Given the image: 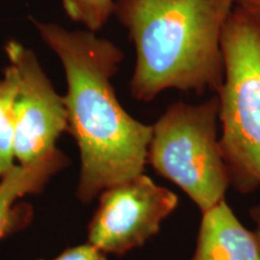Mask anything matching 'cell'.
Masks as SVG:
<instances>
[{
  "instance_id": "cell-1",
  "label": "cell",
  "mask_w": 260,
  "mask_h": 260,
  "mask_svg": "<svg viewBox=\"0 0 260 260\" xmlns=\"http://www.w3.org/2000/svg\"><path fill=\"white\" fill-rule=\"evenodd\" d=\"M32 24L63 67L68 133L81 158L76 198L90 204L107 188L145 174L152 125L134 118L117 98L112 79L124 59L117 45L87 29L38 19Z\"/></svg>"
},
{
  "instance_id": "cell-2",
  "label": "cell",
  "mask_w": 260,
  "mask_h": 260,
  "mask_svg": "<svg viewBox=\"0 0 260 260\" xmlns=\"http://www.w3.org/2000/svg\"><path fill=\"white\" fill-rule=\"evenodd\" d=\"M233 0H116L113 15L134 45L130 94L148 103L175 89L218 93L223 30Z\"/></svg>"
},
{
  "instance_id": "cell-3",
  "label": "cell",
  "mask_w": 260,
  "mask_h": 260,
  "mask_svg": "<svg viewBox=\"0 0 260 260\" xmlns=\"http://www.w3.org/2000/svg\"><path fill=\"white\" fill-rule=\"evenodd\" d=\"M224 80L219 142L230 186L241 194L260 188V17L235 5L222 37Z\"/></svg>"
},
{
  "instance_id": "cell-4",
  "label": "cell",
  "mask_w": 260,
  "mask_h": 260,
  "mask_svg": "<svg viewBox=\"0 0 260 260\" xmlns=\"http://www.w3.org/2000/svg\"><path fill=\"white\" fill-rule=\"evenodd\" d=\"M147 162L174 182L201 213L225 199L229 172L219 142V100L174 103L152 124Z\"/></svg>"
},
{
  "instance_id": "cell-5",
  "label": "cell",
  "mask_w": 260,
  "mask_h": 260,
  "mask_svg": "<svg viewBox=\"0 0 260 260\" xmlns=\"http://www.w3.org/2000/svg\"><path fill=\"white\" fill-rule=\"evenodd\" d=\"M98 198L87 243L115 255L144 246L160 232L161 223L178 205L176 194L145 174L107 188Z\"/></svg>"
},
{
  "instance_id": "cell-6",
  "label": "cell",
  "mask_w": 260,
  "mask_h": 260,
  "mask_svg": "<svg viewBox=\"0 0 260 260\" xmlns=\"http://www.w3.org/2000/svg\"><path fill=\"white\" fill-rule=\"evenodd\" d=\"M4 50L17 75L14 152L24 165L57 148V140L68 132V111L31 48L10 40Z\"/></svg>"
},
{
  "instance_id": "cell-7",
  "label": "cell",
  "mask_w": 260,
  "mask_h": 260,
  "mask_svg": "<svg viewBox=\"0 0 260 260\" xmlns=\"http://www.w3.org/2000/svg\"><path fill=\"white\" fill-rule=\"evenodd\" d=\"M190 260H260V246L224 199L203 213Z\"/></svg>"
},
{
  "instance_id": "cell-8",
  "label": "cell",
  "mask_w": 260,
  "mask_h": 260,
  "mask_svg": "<svg viewBox=\"0 0 260 260\" xmlns=\"http://www.w3.org/2000/svg\"><path fill=\"white\" fill-rule=\"evenodd\" d=\"M69 164V157L57 147L28 164H16L0 178V239L12 232L16 223H19L16 201L25 195L41 193L52 177Z\"/></svg>"
},
{
  "instance_id": "cell-9",
  "label": "cell",
  "mask_w": 260,
  "mask_h": 260,
  "mask_svg": "<svg viewBox=\"0 0 260 260\" xmlns=\"http://www.w3.org/2000/svg\"><path fill=\"white\" fill-rule=\"evenodd\" d=\"M17 75L11 64L6 65L0 79V178L15 167V102Z\"/></svg>"
},
{
  "instance_id": "cell-10",
  "label": "cell",
  "mask_w": 260,
  "mask_h": 260,
  "mask_svg": "<svg viewBox=\"0 0 260 260\" xmlns=\"http://www.w3.org/2000/svg\"><path fill=\"white\" fill-rule=\"evenodd\" d=\"M116 0H60L70 21L93 32L104 28L115 11Z\"/></svg>"
},
{
  "instance_id": "cell-11",
  "label": "cell",
  "mask_w": 260,
  "mask_h": 260,
  "mask_svg": "<svg viewBox=\"0 0 260 260\" xmlns=\"http://www.w3.org/2000/svg\"><path fill=\"white\" fill-rule=\"evenodd\" d=\"M44 260V259H40ZM52 260H107L106 254L90 246L89 243L71 247L65 249L59 255Z\"/></svg>"
},
{
  "instance_id": "cell-12",
  "label": "cell",
  "mask_w": 260,
  "mask_h": 260,
  "mask_svg": "<svg viewBox=\"0 0 260 260\" xmlns=\"http://www.w3.org/2000/svg\"><path fill=\"white\" fill-rule=\"evenodd\" d=\"M236 5H240L247 11L260 17V0H243L241 3H237Z\"/></svg>"
},
{
  "instance_id": "cell-13",
  "label": "cell",
  "mask_w": 260,
  "mask_h": 260,
  "mask_svg": "<svg viewBox=\"0 0 260 260\" xmlns=\"http://www.w3.org/2000/svg\"><path fill=\"white\" fill-rule=\"evenodd\" d=\"M251 217L253 219V222L255 224V229H254V234L258 239L259 246H260V206H256L254 209L251 210Z\"/></svg>"
},
{
  "instance_id": "cell-14",
  "label": "cell",
  "mask_w": 260,
  "mask_h": 260,
  "mask_svg": "<svg viewBox=\"0 0 260 260\" xmlns=\"http://www.w3.org/2000/svg\"><path fill=\"white\" fill-rule=\"evenodd\" d=\"M234 3H235V4H237V3H241V2H243V0H233Z\"/></svg>"
}]
</instances>
